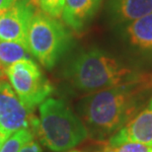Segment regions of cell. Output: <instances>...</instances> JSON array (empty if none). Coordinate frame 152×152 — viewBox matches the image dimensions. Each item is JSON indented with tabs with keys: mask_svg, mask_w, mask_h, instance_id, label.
I'll return each mask as SVG.
<instances>
[{
	"mask_svg": "<svg viewBox=\"0 0 152 152\" xmlns=\"http://www.w3.org/2000/svg\"><path fill=\"white\" fill-rule=\"evenodd\" d=\"M35 120L11 85L0 80V133L9 137L19 129L33 127Z\"/></svg>",
	"mask_w": 152,
	"mask_h": 152,
	"instance_id": "7",
	"label": "cell"
},
{
	"mask_svg": "<svg viewBox=\"0 0 152 152\" xmlns=\"http://www.w3.org/2000/svg\"><path fill=\"white\" fill-rule=\"evenodd\" d=\"M33 138L34 132L30 129H19L6 139L0 152H20L21 148Z\"/></svg>",
	"mask_w": 152,
	"mask_h": 152,
	"instance_id": "13",
	"label": "cell"
},
{
	"mask_svg": "<svg viewBox=\"0 0 152 152\" xmlns=\"http://www.w3.org/2000/svg\"><path fill=\"white\" fill-rule=\"evenodd\" d=\"M5 11H6V10H0V16H1V15H2L3 13H4Z\"/></svg>",
	"mask_w": 152,
	"mask_h": 152,
	"instance_id": "20",
	"label": "cell"
},
{
	"mask_svg": "<svg viewBox=\"0 0 152 152\" xmlns=\"http://www.w3.org/2000/svg\"><path fill=\"white\" fill-rule=\"evenodd\" d=\"M31 56L28 48L17 42L0 41V65L4 69L20 60L32 59Z\"/></svg>",
	"mask_w": 152,
	"mask_h": 152,
	"instance_id": "12",
	"label": "cell"
},
{
	"mask_svg": "<svg viewBox=\"0 0 152 152\" xmlns=\"http://www.w3.org/2000/svg\"><path fill=\"white\" fill-rule=\"evenodd\" d=\"M71 35L58 20L36 11L28 31L30 53L47 69H51L67 50Z\"/></svg>",
	"mask_w": 152,
	"mask_h": 152,
	"instance_id": "4",
	"label": "cell"
},
{
	"mask_svg": "<svg viewBox=\"0 0 152 152\" xmlns=\"http://www.w3.org/2000/svg\"><path fill=\"white\" fill-rule=\"evenodd\" d=\"M34 2L42 12L48 16L56 19L61 17L64 0H34Z\"/></svg>",
	"mask_w": 152,
	"mask_h": 152,
	"instance_id": "15",
	"label": "cell"
},
{
	"mask_svg": "<svg viewBox=\"0 0 152 152\" xmlns=\"http://www.w3.org/2000/svg\"><path fill=\"white\" fill-rule=\"evenodd\" d=\"M20 152H42V151L38 142L35 141L34 139H32V140L27 142V143L21 148Z\"/></svg>",
	"mask_w": 152,
	"mask_h": 152,
	"instance_id": "16",
	"label": "cell"
},
{
	"mask_svg": "<svg viewBox=\"0 0 152 152\" xmlns=\"http://www.w3.org/2000/svg\"><path fill=\"white\" fill-rule=\"evenodd\" d=\"M37 10L34 0H16L0 16V41L17 42L28 48L30 23Z\"/></svg>",
	"mask_w": 152,
	"mask_h": 152,
	"instance_id": "6",
	"label": "cell"
},
{
	"mask_svg": "<svg viewBox=\"0 0 152 152\" xmlns=\"http://www.w3.org/2000/svg\"><path fill=\"white\" fill-rule=\"evenodd\" d=\"M8 137L6 135H4V134H2V133H0V150H1V148H2V146H3V144H4V142H5V140L7 139Z\"/></svg>",
	"mask_w": 152,
	"mask_h": 152,
	"instance_id": "18",
	"label": "cell"
},
{
	"mask_svg": "<svg viewBox=\"0 0 152 152\" xmlns=\"http://www.w3.org/2000/svg\"><path fill=\"white\" fill-rule=\"evenodd\" d=\"M16 0H0V10H8Z\"/></svg>",
	"mask_w": 152,
	"mask_h": 152,
	"instance_id": "17",
	"label": "cell"
},
{
	"mask_svg": "<svg viewBox=\"0 0 152 152\" xmlns=\"http://www.w3.org/2000/svg\"><path fill=\"white\" fill-rule=\"evenodd\" d=\"M15 93L30 113L53 93V86L33 59L20 60L5 68Z\"/></svg>",
	"mask_w": 152,
	"mask_h": 152,
	"instance_id": "5",
	"label": "cell"
},
{
	"mask_svg": "<svg viewBox=\"0 0 152 152\" xmlns=\"http://www.w3.org/2000/svg\"><path fill=\"white\" fill-rule=\"evenodd\" d=\"M71 84L82 92H97L134 79L136 73L124 63L101 50L78 54L66 70Z\"/></svg>",
	"mask_w": 152,
	"mask_h": 152,
	"instance_id": "2",
	"label": "cell"
},
{
	"mask_svg": "<svg viewBox=\"0 0 152 152\" xmlns=\"http://www.w3.org/2000/svg\"><path fill=\"white\" fill-rule=\"evenodd\" d=\"M102 4V0H64L61 19L76 33L84 31L92 22Z\"/></svg>",
	"mask_w": 152,
	"mask_h": 152,
	"instance_id": "9",
	"label": "cell"
},
{
	"mask_svg": "<svg viewBox=\"0 0 152 152\" xmlns=\"http://www.w3.org/2000/svg\"><path fill=\"white\" fill-rule=\"evenodd\" d=\"M151 97L152 73H138L129 82L85 97L79 113L92 136L103 139L126 126Z\"/></svg>",
	"mask_w": 152,
	"mask_h": 152,
	"instance_id": "1",
	"label": "cell"
},
{
	"mask_svg": "<svg viewBox=\"0 0 152 152\" xmlns=\"http://www.w3.org/2000/svg\"><path fill=\"white\" fill-rule=\"evenodd\" d=\"M123 142H138L152 146V97L134 118L111 136L107 143L115 145Z\"/></svg>",
	"mask_w": 152,
	"mask_h": 152,
	"instance_id": "8",
	"label": "cell"
},
{
	"mask_svg": "<svg viewBox=\"0 0 152 152\" xmlns=\"http://www.w3.org/2000/svg\"><path fill=\"white\" fill-rule=\"evenodd\" d=\"M109 11L113 21L121 26L152 13V0H109Z\"/></svg>",
	"mask_w": 152,
	"mask_h": 152,
	"instance_id": "10",
	"label": "cell"
},
{
	"mask_svg": "<svg viewBox=\"0 0 152 152\" xmlns=\"http://www.w3.org/2000/svg\"><path fill=\"white\" fill-rule=\"evenodd\" d=\"M1 76H2V72L0 71V78H1Z\"/></svg>",
	"mask_w": 152,
	"mask_h": 152,
	"instance_id": "21",
	"label": "cell"
},
{
	"mask_svg": "<svg viewBox=\"0 0 152 152\" xmlns=\"http://www.w3.org/2000/svg\"><path fill=\"white\" fill-rule=\"evenodd\" d=\"M65 152H84V151H79V150H70V151H65Z\"/></svg>",
	"mask_w": 152,
	"mask_h": 152,
	"instance_id": "19",
	"label": "cell"
},
{
	"mask_svg": "<svg viewBox=\"0 0 152 152\" xmlns=\"http://www.w3.org/2000/svg\"><path fill=\"white\" fill-rule=\"evenodd\" d=\"M33 129L42 144L56 152L70 150L88 136L86 126L66 103L54 98L39 105V118Z\"/></svg>",
	"mask_w": 152,
	"mask_h": 152,
	"instance_id": "3",
	"label": "cell"
},
{
	"mask_svg": "<svg viewBox=\"0 0 152 152\" xmlns=\"http://www.w3.org/2000/svg\"><path fill=\"white\" fill-rule=\"evenodd\" d=\"M123 36L133 50L152 53V13L124 26Z\"/></svg>",
	"mask_w": 152,
	"mask_h": 152,
	"instance_id": "11",
	"label": "cell"
},
{
	"mask_svg": "<svg viewBox=\"0 0 152 152\" xmlns=\"http://www.w3.org/2000/svg\"><path fill=\"white\" fill-rule=\"evenodd\" d=\"M100 152H152V146L138 142H123L115 145L107 143Z\"/></svg>",
	"mask_w": 152,
	"mask_h": 152,
	"instance_id": "14",
	"label": "cell"
}]
</instances>
